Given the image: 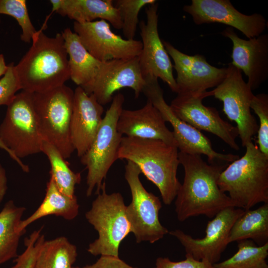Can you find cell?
Listing matches in <instances>:
<instances>
[{
    "mask_svg": "<svg viewBox=\"0 0 268 268\" xmlns=\"http://www.w3.org/2000/svg\"><path fill=\"white\" fill-rule=\"evenodd\" d=\"M7 188V177L6 170L0 163V204L6 195Z\"/></svg>",
    "mask_w": 268,
    "mask_h": 268,
    "instance_id": "obj_37",
    "label": "cell"
},
{
    "mask_svg": "<svg viewBox=\"0 0 268 268\" xmlns=\"http://www.w3.org/2000/svg\"><path fill=\"white\" fill-rule=\"evenodd\" d=\"M124 101L123 94L118 93L114 95L91 144L80 157L81 163L87 169V197L91 196L95 188L97 194L100 192L103 180L112 165L119 159V150L123 135L118 132L117 124Z\"/></svg>",
    "mask_w": 268,
    "mask_h": 268,
    "instance_id": "obj_6",
    "label": "cell"
},
{
    "mask_svg": "<svg viewBox=\"0 0 268 268\" xmlns=\"http://www.w3.org/2000/svg\"><path fill=\"white\" fill-rule=\"evenodd\" d=\"M25 208L8 201L0 212V265L16 258L21 236L18 229Z\"/></svg>",
    "mask_w": 268,
    "mask_h": 268,
    "instance_id": "obj_25",
    "label": "cell"
},
{
    "mask_svg": "<svg viewBox=\"0 0 268 268\" xmlns=\"http://www.w3.org/2000/svg\"><path fill=\"white\" fill-rule=\"evenodd\" d=\"M158 4L146 6V21L139 23L142 50L139 64L144 78L154 77L167 83L177 93V86L173 73V65L158 33Z\"/></svg>",
    "mask_w": 268,
    "mask_h": 268,
    "instance_id": "obj_15",
    "label": "cell"
},
{
    "mask_svg": "<svg viewBox=\"0 0 268 268\" xmlns=\"http://www.w3.org/2000/svg\"><path fill=\"white\" fill-rule=\"evenodd\" d=\"M244 211L243 209L234 206L224 208L208 222L205 235L202 238H194L179 229L169 233L179 241L186 254L197 260H205L213 265L218 263L221 254L229 244L231 229Z\"/></svg>",
    "mask_w": 268,
    "mask_h": 268,
    "instance_id": "obj_13",
    "label": "cell"
},
{
    "mask_svg": "<svg viewBox=\"0 0 268 268\" xmlns=\"http://www.w3.org/2000/svg\"><path fill=\"white\" fill-rule=\"evenodd\" d=\"M185 256V260L179 262L172 261L168 258L159 257L154 268H215L207 261L197 260L187 254Z\"/></svg>",
    "mask_w": 268,
    "mask_h": 268,
    "instance_id": "obj_35",
    "label": "cell"
},
{
    "mask_svg": "<svg viewBox=\"0 0 268 268\" xmlns=\"http://www.w3.org/2000/svg\"><path fill=\"white\" fill-rule=\"evenodd\" d=\"M268 242L257 246L252 240L238 241V251L231 257L213 264L215 268H268Z\"/></svg>",
    "mask_w": 268,
    "mask_h": 268,
    "instance_id": "obj_29",
    "label": "cell"
},
{
    "mask_svg": "<svg viewBox=\"0 0 268 268\" xmlns=\"http://www.w3.org/2000/svg\"><path fill=\"white\" fill-rule=\"evenodd\" d=\"M74 91L64 84L43 92L32 93V101L43 139L53 145L65 159L75 150L70 126Z\"/></svg>",
    "mask_w": 268,
    "mask_h": 268,
    "instance_id": "obj_7",
    "label": "cell"
},
{
    "mask_svg": "<svg viewBox=\"0 0 268 268\" xmlns=\"http://www.w3.org/2000/svg\"><path fill=\"white\" fill-rule=\"evenodd\" d=\"M245 147L244 155L221 172L217 185L228 193L234 207L248 210L258 203H268V157L252 142Z\"/></svg>",
    "mask_w": 268,
    "mask_h": 268,
    "instance_id": "obj_4",
    "label": "cell"
},
{
    "mask_svg": "<svg viewBox=\"0 0 268 268\" xmlns=\"http://www.w3.org/2000/svg\"><path fill=\"white\" fill-rule=\"evenodd\" d=\"M79 207L76 196L69 197L62 193L50 176L42 202L30 216L21 221L19 230L25 231L29 225L48 215H55L72 220L78 215Z\"/></svg>",
    "mask_w": 268,
    "mask_h": 268,
    "instance_id": "obj_24",
    "label": "cell"
},
{
    "mask_svg": "<svg viewBox=\"0 0 268 268\" xmlns=\"http://www.w3.org/2000/svg\"><path fill=\"white\" fill-rule=\"evenodd\" d=\"M183 10L190 14L197 25L218 23L241 31L250 39L261 35L267 27L260 13L246 15L239 11L229 0H192Z\"/></svg>",
    "mask_w": 268,
    "mask_h": 268,
    "instance_id": "obj_17",
    "label": "cell"
},
{
    "mask_svg": "<svg viewBox=\"0 0 268 268\" xmlns=\"http://www.w3.org/2000/svg\"><path fill=\"white\" fill-rule=\"evenodd\" d=\"M8 69V65L5 64L3 54H0V77L3 76Z\"/></svg>",
    "mask_w": 268,
    "mask_h": 268,
    "instance_id": "obj_39",
    "label": "cell"
},
{
    "mask_svg": "<svg viewBox=\"0 0 268 268\" xmlns=\"http://www.w3.org/2000/svg\"><path fill=\"white\" fill-rule=\"evenodd\" d=\"M178 156L185 172L175 202L180 221L201 215L212 218L224 208L234 206L229 197L217 185L219 176L227 164H207L201 155L180 151Z\"/></svg>",
    "mask_w": 268,
    "mask_h": 268,
    "instance_id": "obj_1",
    "label": "cell"
},
{
    "mask_svg": "<svg viewBox=\"0 0 268 268\" xmlns=\"http://www.w3.org/2000/svg\"><path fill=\"white\" fill-rule=\"evenodd\" d=\"M101 190L85 213L88 222L98 234V238L89 245L87 251L94 256L119 257L120 245L131 232L126 206L120 193H106L104 182Z\"/></svg>",
    "mask_w": 268,
    "mask_h": 268,
    "instance_id": "obj_5",
    "label": "cell"
},
{
    "mask_svg": "<svg viewBox=\"0 0 268 268\" xmlns=\"http://www.w3.org/2000/svg\"><path fill=\"white\" fill-rule=\"evenodd\" d=\"M145 84L137 57L102 62L95 78L81 88L104 106L111 102L116 91L125 87L133 89L134 97L138 98Z\"/></svg>",
    "mask_w": 268,
    "mask_h": 268,
    "instance_id": "obj_14",
    "label": "cell"
},
{
    "mask_svg": "<svg viewBox=\"0 0 268 268\" xmlns=\"http://www.w3.org/2000/svg\"><path fill=\"white\" fill-rule=\"evenodd\" d=\"M178 150L161 140L123 136L118 157L135 164L158 189L164 203L169 205L181 185L177 176Z\"/></svg>",
    "mask_w": 268,
    "mask_h": 268,
    "instance_id": "obj_3",
    "label": "cell"
},
{
    "mask_svg": "<svg viewBox=\"0 0 268 268\" xmlns=\"http://www.w3.org/2000/svg\"><path fill=\"white\" fill-rule=\"evenodd\" d=\"M79 268V267H75V268Z\"/></svg>",
    "mask_w": 268,
    "mask_h": 268,
    "instance_id": "obj_40",
    "label": "cell"
},
{
    "mask_svg": "<svg viewBox=\"0 0 268 268\" xmlns=\"http://www.w3.org/2000/svg\"><path fill=\"white\" fill-rule=\"evenodd\" d=\"M103 106L80 86L74 91L70 126V138L77 156H82L91 144L102 123Z\"/></svg>",
    "mask_w": 268,
    "mask_h": 268,
    "instance_id": "obj_20",
    "label": "cell"
},
{
    "mask_svg": "<svg viewBox=\"0 0 268 268\" xmlns=\"http://www.w3.org/2000/svg\"><path fill=\"white\" fill-rule=\"evenodd\" d=\"M209 96L210 91L201 93L177 94L169 107L181 121L199 131L216 135L233 149L239 150L240 147L236 142L239 136L237 127L223 120L215 108L203 104V99Z\"/></svg>",
    "mask_w": 268,
    "mask_h": 268,
    "instance_id": "obj_12",
    "label": "cell"
},
{
    "mask_svg": "<svg viewBox=\"0 0 268 268\" xmlns=\"http://www.w3.org/2000/svg\"><path fill=\"white\" fill-rule=\"evenodd\" d=\"M251 239L261 245L268 240V203L258 208L244 210L233 224L228 238V244Z\"/></svg>",
    "mask_w": 268,
    "mask_h": 268,
    "instance_id": "obj_26",
    "label": "cell"
},
{
    "mask_svg": "<svg viewBox=\"0 0 268 268\" xmlns=\"http://www.w3.org/2000/svg\"><path fill=\"white\" fill-rule=\"evenodd\" d=\"M140 174L135 164L127 161L125 178L130 189L132 201L126 206V216L137 243L147 241L154 243L163 238L169 231L159 219L161 201L144 188L139 179Z\"/></svg>",
    "mask_w": 268,
    "mask_h": 268,
    "instance_id": "obj_9",
    "label": "cell"
},
{
    "mask_svg": "<svg viewBox=\"0 0 268 268\" xmlns=\"http://www.w3.org/2000/svg\"><path fill=\"white\" fill-rule=\"evenodd\" d=\"M165 123L160 111L147 100L141 108L134 110L123 109L117 122V129L122 135L159 139L177 146L172 132Z\"/></svg>",
    "mask_w": 268,
    "mask_h": 268,
    "instance_id": "obj_21",
    "label": "cell"
},
{
    "mask_svg": "<svg viewBox=\"0 0 268 268\" xmlns=\"http://www.w3.org/2000/svg\"><path fill=\"white\" fill-rule=\"evenodd\" d=\"M41 231H35L25 239L26 248L16 257L15 265L12 268H34L39 251L45 240L44 235H40Z\"/></svg>",
    "mask_w": 268,
    "mask_h": 268,
    "instance_id": "obj_33",
    "label": "cell"
},
{
    "mask_svg": "<svg viewBox=\"0 0 268 268\" xmlns=\"http://www.w3.org/2000/svg\"><path fill=\"white\" fill-rule=\"evenodd\" d=\"M156 2L155 0H116L113 4L120 14L123 35L126 39L134 40L138 23V15L144 6Z\"/></svg>",
    "mask_w": 268,
    "mask_h": 268,
    "instance_id": "obj_30",
    "label": "cell"
},
{
    "mask_svg": "<svg viewBox=\"0 0 268 268\" xmlns=\"http://www.w3.org/2000/svg\"><path fill=\"white\" fill-rule=\"evenodd\" d=\"M15 71L21 89L39 93L61 86L70 79L68 55L62 33L49 37L37 31Z\"/></svg>",
    "mask_w": 268,
    "mask_h": 268,
    "instance_id": "obj_2",
    "label": "cell"
},
{
    "mask_svg": "<svg viewBox=\"0 0 268 268\" xmlns=\"http://www.w3.org/2000/svg\"><path fill=\"white\" fill-rule=\"evenodd\" d=\"M81 268H134L119 257L101 256L93 264L86 265Z\"/></svg>",
    "mask_w": 268,
    "mask_h": 268,
    "instance_id": "obj_36",
    "label": "cell"
},
{
    "mask_svg": "<svg viewBox=\"0 0 268 268\" xmlns=\"http://www.w3.org/2000/svg\"><path fill=\"white\" fill-rule=\"evenodd\" d=\"M73 27L85 48L100 62L132 59L140 55L141 41L122 38L114 33L110 24L104 20L82 23L74 22Z\"/></svg>",
    "mask_w": 268,
    "mask_h": 268,
    "instance_id": "obj_16",
    "label": "cell"
},
{
    "mask_svg": "<svg viewBox=\"0 0 268 268\" xmlns=\"http://www.w3.org/2000/svg\"><path fill=\"white\" fill-rule=\"evenodd\" d=\"M0 148L6 151L9 156L15 161L18 165L20 167L22 170L24 172L28 173L29 172V168L28 165L25 164L21 159L17 158L11 151L4 145L2 141L0 138Z\"/></svg>",
    "mask_w": 268,
    "mask_h": 268,
    "instance_id": "obj_38",
    "label": "cell"
},
{
    "mask_svg": "<svg viewBox=\"0 0 268 268\" xmlns=\"http://www.w3.org/2000/svg\"><path fill=\"white\" fill-rule=\"evenodd\" d=\"M250 108L258 116L260 121L257 146L261 152L268 157V95L266 93L254 95Z\"/></svg>",
    "mask_w": 268,
    "mask_h": 268,
    "instance_id": "obj_32",
    "label": "cell"
},
{
    "mask_svg": "<svg viewBox=\"0 0 268 268\" xmlns=\"http://www.w3.org/2000/svg\"><path fill=\"white\" fill-rule=\"evenodd\" d=\"M21 89L13 63L8 65L5 73L0 79V106L9 105L16 92Z\"/></svg>",
    "mask_w": 268,
    "mask_h": 268,
    "instance_id": "obj_34",
    "label": "cell"
},
{
    "mask_svg": "<svg viewBox=\"0 0 268 268\" xmlns=\"http://www.w3.org/2000/svg\"><path fill=\"white\" fill-rule=\"evenodd\" d=\"M77 256L75 245L65 237L43 242L34 268H73Z\"/></svg>",
    "mask_w": 268,
    "mask_h": 268,
    "instance_id": "obj_27",
    "label": "cell"
},
{
    "mask_svg": "<svg viewBox=\"0 0 268 268\" xmlns=\"http://www.w3.org/2000/svg\"><path fill=\"white\" fill-rule=\"evenodd\" d=\"M53 11L80 23L99 18L121 30L122 22L112 0H51Z\"/></svg>",
    "mask_w": 268,
    "mask_h": 268,
    "instance_id": "obj_22",
    "label": "cell"
},
{
    "mask_svg": "<svg viewBox=\"0 0 268 268\" xmlns=\"http://www.w3.org/2000/svg\"><path fill=\"white\" fill-rule=\"evenodd\" d=\"M68 60L70 78L83 87L96 76L102 62L95 58L85 48L78 35L70 28L62 32Z\"/></svg>",
    "mask_w": 268,
    "mask_h": 268,
    "instance_id": "obj_23",
    "label": "cell"
},
{
    "mask_svg": "<svg viewBox=\"0 0 268 268\" xmlns=\"http://www.w3.org/2000/svg\"><path fill=\"white\" fill-rule=\"evenodd\" d=\"M162 42L174 63L173 67L177 74V94L202 93L216 87L225 78L227 67H216L210 65L201 55H188L169 42Z\"/></svg>",
    "mask_w": 268,
    "mask_h": 268,
    "instance_id": "obj_18",
    "label": "cell"
},
{
    "mask_svg": "<svg viewBox=\"0 0 268 268\" xmlns=\"http://www.w3.org/2000/svg\"><path fill=\"white\" fill-rule=\"evenodd\" d=\"M42 152L49 160L50 176L59 190L67 196H74L75 185L81 181L80 173L72 171L59 151L50 143L43 141Z\"/></svg>",
    "mask_w": 268,
    "mask_h": 268,
    "instance_id": "obj_28",
    "label": "cell"
},
{
    "mask_svg": "<svg viewBox=\"0 0 268 268\" xmlns=\"http://www.w3.org/2000/svg\"><path fill=\"white\" fill-rule=\"evenodd\" d=\"M0 138L21 159L42 151L43 139L32 101V93L22 90L7 106L0 125Z\"/></svg>",
    "mask_w": 268,
    "mask_h": 268,
    "instance_id": "obj_8",
    "label": "cell"
},
{
    "mask_svg": "<svg viewBox=\"0 0 268 268\" xmlns=\"http://www.w3.org/2000/svg\"><path fill=\"white\" fill-rule=\"evenodd\" d=\"M142 92L152 105L161 113L166 122L172 126V131L180 152L189 154H204L209 164L232 162L239 156L215 151L210 140L201 132L178 118L172 112L163 97V91L158 78L148 77Z\"/></svg>",
    "mask_w": 268,
    "mask_h": 268,
    "instance_id": "obj_10",
    "label": "cell"
},
{
    "mask_svg": "<svg viewBox=\"0 0 268 268\" xmlns=\"http://www.w3.org/2000/svg\"><path fill=\"white\" fill-rule=\"evenodd\" d=\"M221 34L233 43L231 64L247 76V83L252 90L257 89L268 78V34L245 40L231 27Z\"/></svg>",
    "mask_w": 268,
    "mask_h": 268,
    "instance_id": "obj_19",
    "label": "cell"
},
{
    "mask_svg": "<svg viewBox=\"0 0 268 268\" xmlns=\"http://www.w3.org/2000/svg\"><path fill=\"white\" fill-rule=\"evenodd\" d=\"M0 14L14 18L21 27V39L26 43L32 42L37 31L28 14L25 0H0Z\"/></svg>",
    "mask_w": 268,
    "mask_h": 268,
    "instance_id": "obj_31",
    "label": "cell"
},
{
    "mask_svg": "<svg viewBox=\"0 0 268 268\" xmlns=\"http://www.w3.org/2000/svg\"><path fill=\"white\" fill-rule=\"evenodd\" d=\"M227 70L222 81L210 91V96L223 103V112L228 119L236 123L242 145L245 147L252 142V137L259 129L257 120L251 112L250 104L254 94L239 69L230 63Z\"/></svg>",
    "mask_w": 268,
    "mask_h": 268,
    "instance_id": "obj_11",
    "label": "cell"
}]
</instances>
